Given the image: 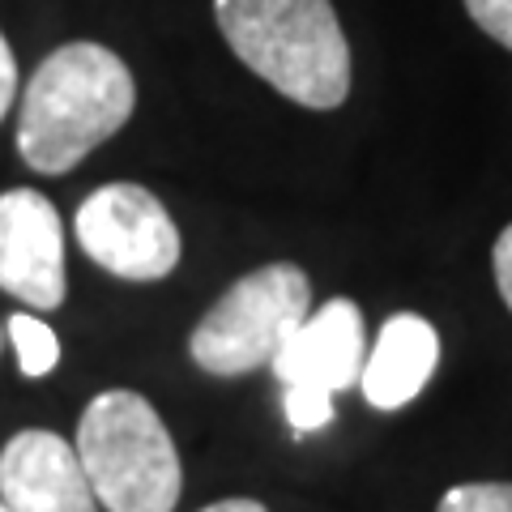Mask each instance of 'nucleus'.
Segmentation results:
<instances>
[{
    "instance_id": "4",
    "label": "nucleus",
    "mask_w": 512,
    "mask_h": 512,
    "mask_svg": "<svg viewBox=\"0 0 512 512\" xmlns=\"http://www.w3.org/2000/svg\"><path fill=\"white\" fill-rule=\"evenodd\" d=\"M312 312V282L299 265L274 261L244 274L197 320L188 355L210 376H248L278 359L286 338Z\"/></svg>"
},
{
    "instance_id": "6",
    "label": "nucleus",
    "mask_w": 512,
    "mask_h": 512,
    "mask_svg": "<svg viewBox=\"0 0 512 512\" xmlns=\"http://www.w3.org/2000/svg\"><path fill=\"white\" fill-rule=\"evenodd\" d=\"M77 244L94 265L124 282H158L180 265V231L167 205L141 184H103L73 218Z\"/></svg>"
},
{
    "instance_id": "8",
    "label": "nucleus",
    "mask_w": 512,
    "mask_h": 512,
    "mask_svg": "<svg viewBox=\"0 0 512 512\" xmlns=\"http://www.w3.org/2000/svg\"><path fill=\"white\" fill-rule=\"evenodd\" d=\"M0 500L9 512H99L77 448L43 427H26L0 448Z\"/></svg>"
},
{
    "instance_id": "2",
    "label": "nucleus",
    "mask_w": 512,
    "mask_h": 512,
    "mask_svg": "<svg viewBox=\"0 0 512 512\" xmlns=\"http://www.w3.org/2000/svg\"><path fill=\"white\" fill-rule=\"evenodd\" d=\"M214 22L239 64L308 111L350 94V43L329 0H214Z\"/></svg>"
},
{
    "instance_id": "11",
    "label": "nucleus",
    "mask_w": 512,
    "mask_h": 512,
    "mask_svg": "<svg viewBox=\"0 0 512 512\" xmlns=\"http://www.w3.org/2000/svg\"><path fill=\"white\" fill-rule=\"evenodd\" d=\"M436 512H512V483H457L440 495Z\"/></svg>"
},
{
    "instance_id": "13",
    "label": "nucleus",
    "mask_w": 512,
    "mask_h": 512,
    "mask_svg": "<svg viewBox=\"0 0 512 512\" xmlns=\"http://www.w3.org/2000/svg\"><path fill=\"white\" fill-rule=\"evenodd\" d=\"M491 269H495V286H500V299L508 303V312H512V222L500 231V239H495V248H491Z\"/></svg>"
},
{
    "instance_id": "15",
    "label": "nucleus",
    "mask_w": 512,
    "mask_h": 512,
    "mask_svg": "<svg viewBox=\"0 0 512 512\" xmlns=\"http://www.w3.org/2000/svg\"><path fill=\"white\" fill-rule=\"evenodd\" d=\"M201 512H269L261 500H248V495H235V500H218V504H205Z\"/></svg>"
},
{
    "instance_id": "3",
    "label": "nucleus",
    "mask_w": 512,
    "mask_h": 512,
    "mask_svg": "<svg viewBox=\"0 0 512 512\" xmlns=\"http://www.w3.org/2000/svg\"><path fill=\"white\" fill-rule=\"evenodd\" d=\"M73 448L103 512H175L180 504V453L163 414L141 393L107 389L94 397Z\"/></svg>"
},
{
    "instance_id": "17",
    "label": "nucleus",
    "mask_w": 512,
    "mask_h": 512,
    "mask_svg": "<svg viewBox=\"0 0 512 512\" xmlns=\"http://www.w3.org/2000/svg\"><path fill=\"white\" fill-rule=\"evenodd\" d=\"M0 346H5V338H0Z\"/></svg>"
},
{
    "instance_id": "12",
    "label": "nucleus",
    "mask_w": 512,
    "mask_h": 512,
    "mask_svg": "<svg viewBox=\"0 0 512 512\" xmlns=\"http://www.w3.org/2000/svg\"><path fill=\"white\" fill-rule=\"evenodd\" d=\"M466 13L487 39L512 52V0H466Z\"/></svg>"
},
{
    "instance_id": "10",
    "label": "nucleus",
    "mask_w": 512,
    "mask_h": 512,
    "mask_svg": "<svg viewBox=\"0 0 512 512\" xmlns=\"http://www.w3.org/2000/svg\"><path fill=\"white\" fill-rule=\"evenodd\" d=\"M5 333H9V346L18 350V367L26 380H43L56 372L60 363V338L47 320L30 316V312H13L5 320Z\"/></svg>"
},
{
    "instance_id": "1",
    "label": "nucleus",
    "mask_w": 512,
    "mask_h": 512,
    "mask_svg": "<svg viewBox=\"0 0 512 512\" xmlns=\"http://www.w3.org/2000/svg\"><path fill=\"white\" fill-rule=\"evenodd\" d=\"M137 107L128 64L103 43L77 39L47 56L18 107V154L39 175H64L120 133Z\"/></svg>"
},
{
    "instance_id": "16",
    "label": "nucleus",
    "mask_w": 512,
    "mask_h": 512,
    "mask_svg": "<svg viewBox=\"0 0 512 512\" xmlns=\"http://www.w3.org/2000/svg\"><path fill=\"white\" fill-rule=\"evenodd\" d=\"M0 512H9V504H5V500H0Z\"/></svg>"
},
{
    "instance_id": "9",
    "label": "nucleus",
    "mask_w": 512,
    "mask_h": 512,
    "mask_svg": "<svg viewBox=\"0 0 512 512\" xmlns=\"http://www.w3.org/2000/svg\"><path fill=\"white\" fill-rule=\"evenodd\" d=\"M440 363V333L427 316L397 312L380 325L376 342L367 346L359 389L367 406L376 410H402L427 389Z\"/></svg>"
},
{
    "instance_id": "5",
    "label": "nucleus",
    "mask_w": 512,
    "mask_h": 512,
    "mask_svg": "<svg viewBox=\"0 0 512 512\" xmlns=\"http://www.w3.org/2000/svg\"><path fill=\"white\" fill-rule=\"evenodd\" d=\"M367 359V325L355 299H329L286 338L269 363L282 384V414L295 436H312L333 423V393L359 384Z\"/></svg>"
},
{
    "instance_id": "14",
    "label": "nucleus",
    "mask_w": 512,
    "mask_h": 512,
    "mask_svg": "<svg viewBox=\"0 0 512 512\" xmlns=\"http://www.w3.org/2000/svg\"><path fill=\"white\" fill-rule=\"evenodd\" d=\"M13 99H18V60H13V47L0 30V120L9 116Z\"/></svg>"
},
{
    "instance_id": "7",
    "label": "nucleus",
    "mask_w": 512,
    "mask_h": 512,
    "mask_svg": "<svg viewBox=\"0 0 512 512\" xmlns=\"http://www.w3.org/2000/svg\"><path fill=\"white\" fill-rule=\"evenodd\" d=\"M0 291L52 312L64 303V222L35 188L0 192Z\"/></svg>"
}]
</instances>
